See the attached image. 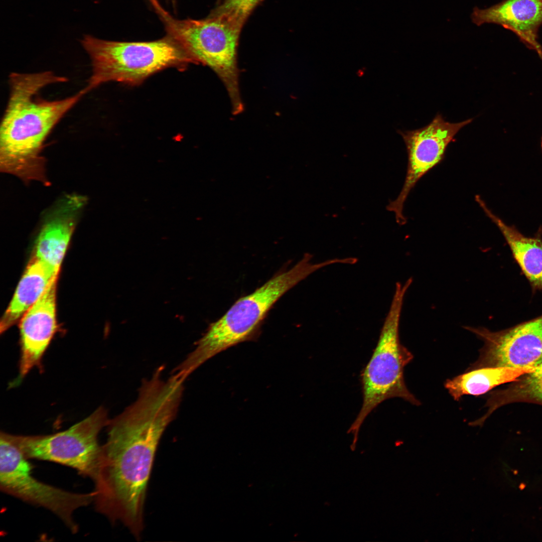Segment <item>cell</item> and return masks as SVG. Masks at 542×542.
<instances>
[{
	"mask_svg": "<svg viewBox=\"0 0 542 542\" xmlns=\"http://www.w3.org/2000/svg\"><path fill=\"white\" fill-rule=\"evenodd\" d=\"M182 398L164 383L147 380L136 400L110 420L94 484L96 509L137 538L143 529L147 488L160 441L177 417Z\"/></svg>",
	"mask_w": 542,
	"mask_h": 542,
	"instance_id": "6da1fadb",
	"label": "cell"
},
{
	"mask_svg": "<svg viewBox=\"0 0 542 542\" xmlns=\"http://www.w3.org/2000/svg\"><path fill=\"white\" fill-rule=\"evenodd\" d=\"M68 79L50 71L12 72L10 93L0 126V169L26 183H50L46 160L42 155L45 142L53 129L86 94L85 88L63 99L50 100L40 96L48 85Z\"/></svg>",
	"mask_w": 542,
	"mask_h": 542,
	"instance_id": "7a4b0ae2",
	"label": "cell"
},
{
	"mask_svg": "<svg viewBox=\"0 0 542 542\" xmlns=\"http://www.w3.org/2000/svg\"><path fill=\"white\" fill-rule=\"evenodd\" d=\"M305 253L290 269L277 274L253 293L237 300L217 321L211 323L195 344V348L177 366L189 376L216 355L240 343L255 340L261 326L274 304L288 291L308 276L332 264L331 259L313 263Z\"/></svg>",
	"mask_w": 542,
	"mask_h": 542,
	"instance_id": "3957f363",
	"label": "cell"
},
{
	"mask_svg": "<svg viewBox=\"0 0 542 542\" xmlns=\"http://www.w3.org/2000/svg\"><path fill=\"white\" fill-rule=\"evenodd\" d=\"M413 281L396 282L389 311L381 328L377 344L369 361L360 374L363 395L361 408L347 433L353 436L350 446L356 448L358 433L370 413L384 400L399 397L413 404L420 401L408 390L403 370L413 358L412 354L400 342L399 324L404 296Z\"/></svg>",
	"mask_w": 542,
	"mask_h": 542,
	"instance_id": "277c9868",
	"label": "cell"
},
{
	"mask_svg": "<svg viewBox=\"0 0 542 542\" xmlns=\"http://www.w3.org/2000/svg\"><path fill=\"white\" fill-rule=\"evenodd\" d=\"M81 44L91 61V74L85 87L88 92L103 83L140 84L150 76L170 67L180 69L194 63L167 35L149 42H119L86 35Z\"/></svg>",
	"mask_w": 542,
	"mask_h": 542,
	"instance_id": "5b68a950",
	"label": "cell"
},
{
	"mask_svg": "<svg viewBox=\"0 0 542 542\" xmlns=\"http://www.w3.org/2000/svg\"><path fill=\"white\" fill-rule=\"evenodd\" d=\"M165 26L167 35L174 40L195 64L211 69L224 85L237 115L244 109L239 87L237 47L240 30L218 17L203 20H179L173 17L158 0H150Z\"/></svg>",
	"mask_w": 542,
	"mask_h": 542,
	"instance_id": "8992f818",
	"label": "cell"
},
{
	"mask_svg": "<svg viewBox=\"0 0 542 542\" xmlns=\"http://www.w3.org/2000/svg\"><path fill=\"white\" fill-rule=\"evenodd\" d=\"M107 410L99 407L88 417L59 433L47 435H17L2 432L29 459L59 463L96 479L102 446L98 437L109 423Z\"/></svg>",
	"mask_w": 542,
	"mask_h": 542,
	"instance_id": "52a82bcc",
	"label": "cell"
},
{
	"mask_svg": "<svg viewBox=\"0 0 542 542\" xmlns=\"http://www.w3.org/2000/svg\"><path fill=\"white\" fill-rule=\"evenodd\" d=\"M21 451L4 435L0 436V488L25 502L55 514L73 533L78 528L76 510L94 501V492L74 493L46 484L31 473L32 466Z\"/></svg>",
	"mask_w": 542,
	"mask_h": 542,
	"instance_id": "ba28073f",
	"label": "cell"
},
{
	"mask_svg": "<svg viewBox=\"0 0 542 542\" xmlns=\"http://www.w3.org/2000/svg\"><path fill=\"white\" fill-rule=\"evenodd\" d=\"M473 118L451 123L437 114L428 125L416 129L398 130L405 143L408 157L407 172L402 189L386 209L395 214L396 222L403 225L406 220L403 214L404 202L418 181L430 170L441 163L447 148L459 131L470 123Z\"/></svg>",
	"mask_w": 542,
	"mask_h": 542,
	"instance_id": "9c48e42d",
	"label": "cell"
},
{
	"mask_svg": "<svg viewBox=\"0 0 542 542\" xmlns=\"http://www.w3.org/2000/svg\"><path fill=\"white\" fill-rule=\"evenodd\" d=\"M484 342L467 370L483 367L535 368L542 363V315L510 328L492 331L464 326Z\"/></svg>",
	"mask_w": 542,
	"mask_h": 542,
	"instance_id": "30bf717a",
	"label": "cell"
},
{
	"mask_svg": "<svg viewBox=\"0 0 542 542\" xmlns=\"http://www.w3.org/2000/svg\"><path fill=\"white\" fill-rule=\"evenodd\" d=\"M58 276L53 279L42 296L20 320L21 353L16 383L35 367L41 369L43 355L57 331Z\"/></svg>",
	"mask_w": 542,
	"mask_h": 542,
	"instance_id": "8fae6325",
	"label": "cell"
},
{
	"mask_svg": "<svg viewBox=\"0 0 542 542\" xmlns=\"http://www.w3.org/2000/svg\"><path fill=\"white\" fill-rule=\"evenodd\" d=\"M87 201L86 197L80 194H66L49 209L44 216L33 256L60 270Z\"/></svg>",
	"mask_w": 542,
	"mask_h": 542,
	"instance_id": "7c38bea8",
	"label": "cell"
},
{
	"mask_svg": "<svg viewBox=\"0 0 542 542\" xmlns=\"http://www.w3.org/2000/svg\"><path fill=\"white\" fill-rule=\"evenodd\" d=\"M477 26L494 23L509 29L542 59L537 32L542 24V0H505L485 9L474 8L471 16Z\"/></svg>",
	"mask_w": 542,
	"mask_h": 542,
	"instance_id": "4fadbf2b",
	"label": "cell"
},
{
	"mask_svg": "<svg viewBox=\"0 0 542 542\" xmlns=\"http://www.w3.org/2000/svg\"><path fill=\"white\" fill-rule=\"evenodd\" d=\"M475 199L500 231L533 292L542 291V232L538 231L533 236H525L514 226L506 224L494 214L479 195Z\"/></svg>",
	"mask_w": 542,
	"mask_h": 542,
	"instance_id": "5bb4252c",
	"label": "cell"
},
{
	"mask_svg": "<svg viewBox=\"0 0 542 542\" xmlns=\"http://www.w3.org/2000/svg\"><path fill=\"white\" fill-rule=\"evenodd\" d=\"M7 309L2 318L1 332L6 331L39 299L60 270L33 256Z\"/></svg>",
	"mask_w": 542,
	"mask_h": 542,
	"instance_id": "9a60e30c",
	"label": "cell"
},
{
	"mask_svg": "<svg viewBox=\"0 0 542 542\" xmlns=\"http://www.w3.org/2000/svg\"><path fill=\"white\" fill-rule=\"evenodd\" d=\"M534 369L507 367L474 369L447 380L445 386L453 398L459 400L464 395L485 393L498 385L513 382Z\"/></svg>",
	"mask_w": 542,
	"mask_h": 542,
	"instance_id": "2e32d148",
	"label": "cell"
},
{
	"mask_svg": "<svg viewBox=\"0 0 542 542\" xmlns=\"http://www.w3.org/2000/svg\"><path fill=\"white\" fill-rule=\"evenodd\" d=\"M261 0H223L211 15L241 31L247 18Z\"/></svg>",
	"mask_w": 542,
	"mask_h": 542,
	"instance_id": "e0dca14e",
	"label": "cell"
},
{
	"mask_svg": "<svg viewBox=\"0 0 542 542\" xmlns=\"http://www.w3.org/2000/svg\"><path fill=\"white\" fill-rule=\"evenodd\" d=\"M540 146H541V152H542V137L541 138Z\"/></svg>",
	"mask_w": 542,
	"mask_h": 542,
	"instance_id": "ac0fdd59",
	"label": "cell"
},
{
	"mask_svg": "<svg viewBox=\"0 0 542 542\" xmlns=\"http://www.w3.org/2000/svg\"><path fill=\"white\" fill-rule=\"evenodd\" d=\"M171 1H172V2H174V1H175V0H171Z\"/></svg>",
	"mask_w": 542,
	"mask_h": 542,
	"instance_id": "d6986e66",
	"label": "cell"
}]
</instances>
